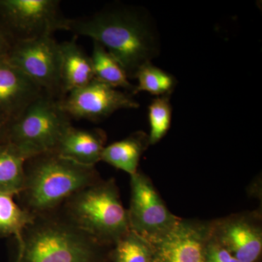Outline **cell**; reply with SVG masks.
Returning <instances> with one entry per match:
<instances>
[{
	"label": "cell",
	"mask_w": 262,
	"mask_h": 262,
	"mask_svg": "<svg viewBox=\"0 0 262 262\" xmlns=\"http://www.w3.org/2000/svg\"><path fill=\"white\" fill-rule=\"evenodd\" d=\"M60 106L71 119L100 122L120 110L139 107L133 95L94 80L60 100Z\"/></svg>",
	"instance_id": "obj_9"
},
{
	"label": "cell",
	"mask_w": 262,
	"mask_h": 262,
	"mask_svg": "<svg viewBox=\"0 0 262 262\" xmlns=\"http://www.w3.org/2000/svg\"><path fill=\"white\" fill-rule=\"evenodd\" d=\"M91 58L95 80L110 87L125 89L126 92L134 94L135 85L129 82L128 77L121 65L102 45L94 41Z\"/></svg>",
	"instance_id": "obj_16"
},
{
	"label": "cell",
	"mask_w": 262,
	"mask_h": 262,
	"mask_svg": "<svg viewBox=\"0 0 262 262\" xmlns=\"http://www.w3.org/2000/svg\"><path fill=\"white\" fill-rule=\"evenodd\" d=\"M13 42L6 31L3 28V25L0 23V59L6 58L12 47Z\"/></svg>",
	"instance_id": "obj_23"
},
{
	"label": "cell",
	"mask_w": 262,
	"mask_h": 262,
	"mask_svg": "<svg viewBox=\"0 0 262 262\" xmlns=\"http://www.w3.org/2000/svg\"><path fill=\"white\" fill-rule=\"evenodd\" d=\"M170 96H158L155 98L149 106L150 145H155L163 139L170 129L172 119Z\"/></svg>",
	"instance_id": "obj_21"
},
{
	"label": "cell",
	"mask_w": 262,
	"mask_h": 262,
	"mask_svg": "<svg viewBox=\"0 0 262 262\" xmlns=\"http://www.w3.org/2000/svg\"><path fill=\"white\" fill-rule=\"evenodd\" d=\"M58 211L99 244L112 247L130 231L115 179L91 184L70 196Z\"/></svg>",
	"instance_id": "obj_4"
},
{
	"label": "cell",
	"mask_w": 262,
	"mask_h": 262,
	"mask_svg": "<svg viewBox=\"0 0 262 262\" xmlns=\"http://www.w3.org/2000/svg\"><path fill=\"white\" fill-rule=\"evenodd\" d=\"M8 120H9L8 117L5 116L3 113H0V144L4 143L5 131H6Z\"/></svg>",
	"instance_id": "obj_24"
},
{
	"label": "cell",
	"mask_w": 262,
	"mask_h": 262,
	"mask_svg": "<svg viewBox=\"0 0 262 262\" xmlns=\"http://www.w3.org/2000/svg\"><path fill=\"white\" fill-rule=\"evenodd\" d=\"M46 94L23 72L0 59V113L13 118L28 105Z\"/></svg>",
	"instance_id": "obj_12"
},
{
	"label": "cell",
	"mask_w": 262,
	"mask_h": 262,
	"mask_svg": "<svg viewBox=\"0 0 262 262\" xmlns=\"http://www.w3.org/2000/svg\"><path fill=\"white\" fill-rule=\"evenodd\" d=\"M113 262H153L151 243L129 231L112 246Z\"/></svg>",
	"instance_id": "obj_20"
},
{
	"label": "cell",
	"mask_w": 262,
	"mask_h": 262,
	"mask_svg": "<svg viewBox=\"0 0 262 262\" xmlns=\"http://www.w3.org/2000/svg\"><path fill=\"white\" fill-rule=\"evenodd\" d=\"M61 83L63 96L81 89L94 80L92 61L79 46L76 38L60 43Z\"/></svg>",
	"instance_id": "obj_14"
},
{
	"label": "cell",
	"mask_w": 262,
	"mask_h": 262,
	"mask_svg": "<svg viewBox=\"0 0 262 262\" xmlns=\"http://www.w3.org/2000/svg\"><path fill=\"white\" fill-rule=\"evenodd\" d=\"M6 59L46 94L58 100L64 97L62 91L61 48L53 36L13 43Z\"/></svg>",
	"instance_id": "obj_7"
},
{
	"label": "cell",
	"mask_w": 262,
	"mask_h": 262,
	"mask_svg": "<svg viewBox=\"0 0 262 262\" xmlns=\"http://www.w3.org/2000/svg\"><path fill=\"white\" fill-rule=\"evenodd\" d=\"M11 194L0 193V237H20L34 216L15 203Z\"/></svg>",
	"instance_id": "obj_18"
},
{
	"label": "cell",
	"mask_w": 262,
	"mask_h": 262,
	"mask_svg": "<svg viewBox=\"0 0 262 262\" xmlns=\"http://www.w3.org/2000/svg\"><path fill=\"white\" fill-rule=\"evenodd\" d=\"M135 79H137L138 84L133 95L145 91L158 97L171 95L178 82L173 75L155 67L151 62L141 67Z\"/></svg>",
	"instance_id": "obj_19"
},
{
	"label": "cell",
	"mask_w": 262,
	"mask_h": 262,
	"mask_svg": "<svg viewBox=\"0 0 262 262\" xmlns=\"http://www.w3.org/2000/svg\"><path fill=\"white\" fill-rule=\"evenodd\" d=\"M206 262H241L210 236L206 251Z\"/></svg>",
	"instance_id": "obj_22"
},
{
	"label": "cell",
	"mask_w": 262,
	"mask_h": 262,
	"mask_svg": "<svg viewBox=\"0 0 262 262\" xmlns=\"http://www.w3.org/2000/svg\"><path fill=\"white\" fill-rule=\"evenodd\" d=\"M58 0H0V23L13 44L66 30Z\"/></svg>",
	"instance_id": "obj_6"
},
{
	"label": "cell",
	"mask_w": 262,
	"mask_h": 262,
	"mask_svg": "<svg viewBox=\"0 0 262 262\" xmlns=\"http://www.w3.org/2000/svg\"><path fill=\"white\" fill-rule=\"evenodd\" d=\"M26 160L11 144H0V193L15 196L21 191Z\"/></svg>",
	"instance_id": "obj_17"
},
{
	"label": "cell",
	"mask_w": 262,
	"mask_h": 262,
	"mask_svg": "<svg viewBox=\"0 0 262 262\" xmlns=\"http://www.w3.org/2000/svg\"><path fill=\"white\" fill-rule=\"evenodd\" d=\"M150 145L149 135L136 131L130 136L106 146L101 161L131 176L138 171L141 157Z\"/></svg>",
	"instance_id": "obj_15"
},
{
	"label": "cell",
	"mask_w": 262,
	"mask_h": 262,
	"mask_svg": "<svg viewBox=\"0 0 262 262\" xmlns=\"http://www.w3.org/2000/svg\"><path fill=\"white\" fill-rule=\"evenodd\" d=\"M59 101L42 94L17 116L9 119L4 143L14 146L27 160L54 151L72 125V119L62 110Z\"/></svg>",
	"instance_id": "obj_5"
},
{
	"label": "cell",
	"mask_w": 262,
	"mask_h": 262,
	"mask_svg": "<svg viewBox=\"0 0 262 262\" xmlns=\"http://www.w3.org/2000/svg\"><path fill=\"white\" fill-rule=\"evenodd\" d=\"M66 31L102 45L128 79H135L141 67L160 54V37L154 22L143 9L128 5L117 3L89 16L68 18Z\"/></svg>",
	"instance_id": "obj_1"
},
{
	"label": "cell",
	"mask_w": 262,
	"mask_h": 262,
	"mask_svg": "<svg viewBox=\"0 0 262 262\" xmlns=\"http://www.w3.org/2000/svg\"><path fill=\"white\" fill-rule=\"evenodd\" d=\"M211 222L181 219L161 238L151 243L153 262H206Z\"/></svg>",
	"instance_id": "obj_11"
},
{
	"label": "cell",
	"mask_w": 262,
	"mask_h": 262,
	"mask_svg": "<svg viewBox=\"0 0 262 262\" xmlns=\"http://www.w3.org/2000/svg\"><path fill=\"white\" fill-rule=\"evenodd\" d=\"M96 166L66 159L54 151L26 160L18 205L34 217L59 209L72 194L101 180Z\"/></svg>",
	"instance_id": "obj_2"
},
{
	"label": "cell",
	"mask_w": 262,
	"mask_h": 262,
	"mask_svg": "<svg viewBox=\"0 0 262 262\" xmlns=\"http://www.w3.org/2000/svg\"><path fill=\"white\" fill-rule=\"evenodd\" d=\"M211 236L239 261L256 262L262 251L261 212H246L211 221Z\"/></svg>",
	"instance_id": "obj_10"
},
{
	"label": "cell",
	"mask_w": 262,
	"mask_h": 262,
	"mask_svg": "<svg viewBox=\"0 0 262 262\" xmlns=\"http://www.w3.org/2000/svg\"><path fill=\"white\" fill-rule=\"evenodd\" d=\"M130 177V202L127 210L130 230L149 243L168 232L180 220L167 208L151 179L138 170Z\"/></svg>",
	"instance_id": "obj_8"
},
{
	"label": "cell",
	"mask_w": 262,
	"mask_h": 262,
	"mask_svg": "<svg viewBox=\"0 0 262 262\" xmlns=\"http://www.w3.org/2000/svg\"><path fill=\"white\" fill-rule=\"evenodd\" d=\"M16 241L15 262H100L106 248L58 211L34 217Z\"/></svg>",
	"instance_id": "obj_3"
},
{
	"label": "cell",
	"mask_w": 262,
	"mask_h": 262,
	"mask_svg": "<svg viewBox=\"0 0 262 262\" xmlns=\"http://www.w3.org/2000/svg\"><path fill=\"white\" fill-rule=\"evenodd\" d=\"M106 141L107 136L102 129H80L72 125L53 151L80 165L96 166L101 161Z\"/></svg>",
	"instance_id": "obj_13"
}]
</instances>
